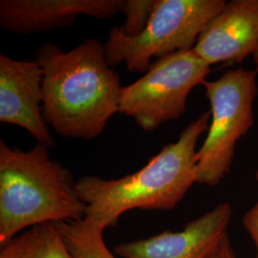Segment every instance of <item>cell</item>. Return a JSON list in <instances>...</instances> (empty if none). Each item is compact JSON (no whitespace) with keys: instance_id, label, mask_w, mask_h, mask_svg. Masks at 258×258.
<instances>
[{"instance_id":"9a60e30c","label":"cell","mask_w":258,"mask_h":258,"mask_svg":"<svg viewBox=\"0 0 258 258\" xmlns=\"http://www.w3.org/2000/svg\"><path fill=\"white\" fill-rule=\"evenodd\" d=\"M209 258H236L228 234L221 240Z\"/></svg>"},{"instance_id":"9c48e42d","label":"cell","mask_w":258,"mask_h":258,"mask_svg":"<svg viewBox=\"0 0 258 258\" xmlns=\"http://www.w3.org/2000/svg\"><path fill=\"white\" fill-rule=\"evenodd\" d=\"M122 6L123 0H1L0 25L19 36L46 33L70 26L82 15L108 19Z\"/></svg>"},{"instance_id":"52a82bcc","label":"cell","mask_w":258,"mask_h":258,"mask_svg":"<svg viewBox=\"0 0 258 258\" xmlns=\"http://www.w3.org/2000/svg\"><path fill=\"white\" fill-rule=\"evenodd\" d=\"M43 72L36 60L0 55V121L22 127L37 141L54 148L55 139L43 117Z\"/></svg>"},{"instance_id":"30bf717a","label":"cell","mask_w":258,"mask_h":258,"mask_svg":"<svg viewBox=\"0 0 258 258\" xmlns=\"http://www.w3.org/2000/svg\"><path fill=\"white\" fill-rule=\"evenodd\" d=\"M212 65L241 62L258 50V0H232L208 23L194 48Z\"/></svg>"},{"instance_id":"2e32d148","label":"cell","mask_w":258,"mask_h":258,"mask_svg":"<svg viewBox=\"0 0 258 258\" xmlns=\"http://www.w3.org/2000/svg\"><path fill=\"white\" fill-rule=\"evenodd\" d=\"M253 58H254V61H255V64H256V70L258 71V50L254 53Z\"/></svg>"},{"instance_id":"5b68a950","label":"cell","mask_w":258,"mask_h":258,"mask_svg":"<svg viewBox=\"0 0 258 258\" xmlns=\"http://www.w3.org/2000/svg\"><path fill=\"white\" fill-rule=\"evenodd\" d=\"M257 73L237 68L202 83L211 104V122L197 150L196 183L214 186L230 173L236 144L253 125Z\"/></svg>"},{"instance_id":"6da1fadb","label":"cell","mask_w":258,"mask_h":258,"mask_svg":"<svg viewBox=\"0 0 258 258\" xmlns=\"http://www.w3.org/2000/svg\"><path fill=\"white\" fill-rule=\"evenodd\" d=\"M43 72L42 113L47 124L67 138L102 135L119 113L120 77L108 64L104 44L87 38L70 51L52 42L35 55Z\"/></svg>"},{"instance_id":"4fadbf2b","label":"cell","mask_w":258,"mask_h":258,"mask_svg":"<svg viewBox=\"0 0 258 258\" xmlns=\"http://www.w3.org/2000/svg\"><path fill=\"white\" fill-rule=\"evenodd\" d=\"M156 0H123L121 12L125 19L120 26V32L127 37H137L147 28Z\"/></svg>"},{"instance_id":"7a4b0ae2","label":"cell","mask_w":258,"mask_h":258,"mask_svg":"<svg viewBox=\"0 0 258 258\" xmlns=\"http://www.w3.org/2000/svg\"><path fill=\"white\" fill-rule=\"evenodd\" d=\"M211 112L202 113L138 171L120 179L85 176L77 189L86 204L85 219L102 230L117 225L133 209L169 211L184 198L197 180L198 140L209 130Z\"/></svg>"},{"instance_id":"7c38bea8","label":"cell","mask_w":258,"mask_h":258,"mask_svg":"<svg viewBox=\"0 0 258 258\" xmlns=\"http://www.w3.org/2000/svg\"><path fill=\"white\" fill-rule=\"evenodd\" d=\"M72 258H116L107 248L102 228L87 219L56 223Z\"/></svg>"},{"instance_id":"8992f818","label":"cell","mask_w":258,"mask_h":258,"mask_svg":"<svg viewBox=\"0 0 258 258\" xmlns=\"http://www.w3.org/2000/svg\"><path fill=\"white\" fill-rule=\"evenodd\" d=\"M210 72L211 65L194 49L163 56L135 83L121 87L119 113L145 131H154L184 115L188 95Z\"/></svg>"},{"instance_id":"ba28073f","label":"cell","mask_w":258,"mask_h":258,"mask_svg":"<svg viewBox=\"0 0 258 258\" xmlns=\"http://www.w3.org/2000/svg\"><path fill=\"white\" fill-rule=\"evenodd\" d=\"M232 209L218 204L181 231H165L147 239L122 242L114 252L122 258H209L228 234Z\"/></svg>"},{"instance_id":"5bb4252c","label":"cell","mask_w":258,"mask_h":258,"mask_svg":"<svg viewBox=\"0 0 258 258\" xmlns=\"http://www.w3.org/2000/svg\"><path fill=\"white\" fill-rule=\"evenodd\" d=\"M258 185V169L255 173ZM245 230L248 232L255 247V258H258V200L255 205L246 212L242 218Z\"/></svg>"},{"instance_id":"3957f363","label":"cell","mask_w":258,"mask_h":258,"mask_svg":"<svg viewBox=\"0 0 258 258\" xmlns=\"http://www.w3.org/2000/svg\"><path fill=\"white\" fill-rule=\"evenodd\" d=\"M38 144L28 151L0 140V245L44 223L80 221L86 204L72 172Z\"/></svg>"},{"instance_id":"277c9868","label":"cell","mask_w":258,"mask_h":258,"mask_svg":"<svg viewBox=\"0 0 258 258\" xmlns=\"http://www.w3.org/2000/svg\"><path fill=\"white\" fill-rule=\"evenodd\" d=\"M226 4L225 0H156L148 26L137 37L123 35L118 26L111 28L104 43L108 64L124 62L130 72L146 74L152 58L192 50Z\"/></svg>"},{"instance_id":"8fae6325","label":"cell","mask_w":258,"mask_h":258,"mask_svg":"<svg viewBox=\"0 0 258 258\" xmlns=\"http://www.w3.org/2000/svg\"><path fill=\"white\" fill-rule=\"evenodd\" d=\"M0 258H72L56 223L29 228L1 247Z\"/></svg>"}]
</instances>
